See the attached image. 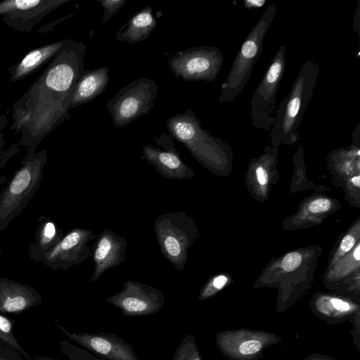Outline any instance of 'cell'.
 I'll return each instance as SVG.
<instances>
[{
	"label": "cell",
	"mask_w": 360,
	"mask_h": 360,
	"mask_svg": "<svg viewBox=\"0 0 360 360\" xmlns=\"http://www.w3.org/2000/svg\"><path fill=\"white\" fill-rule=\"evenodd\" d=\"M69 40L64 39L53 41L27 52L19 61L7 68L11 74L10 81L22 80L46 65Z\"/></svg>",
	"instance_id": "ac0fdd59"
},
{
	"label": "cell",
	"mask_w": 360,
	"mask_h": 360,
	"mask_svg": "<svg viewBox=\"0 0 360 360\" xmlns=\"http://www.w3.org/2000/svg\"><path fill=\"white\" fill-rule=\"evenodd\" d=\"M153 229L164 258L182 271L197 233L192 217L186 212L170 211L155 219Z\"/></svg>",
	"instance_id": "5b68a950"
},
{
	"label": "cell",
	"mask_w": 360,
	"mask_h": 360,
	"mask_svg": "<svg viewBox=\"0 0 360 360\" xmlns=\"http://www.w3.org/2000/svg\"><path fill=\"white\" fill-rule=\"evenodd\" d=\"M159 91L156 82L147 78L136 79L123 86L107 103L112 124L117 128L129 124L136 119L150 113Z\"/></svg>",
	"instance_id": "8992f818"
},
{
	"label": "cell",
	"mask_w": 360,
	"mask_h": 360,
	"mask_svg": "<svg viewBox=\"0 0 360 360\" xmlns=\"http://www.w3.org/2000/svg\"><path fill=\"white\" fill-rule=\"evenodd\" d=\"M303 360H336L335 359L330 358L328 356L322 355V354H314L311 355H309L304 358Z\"/></svg>",
	"instance_id": "e575fe53"
},
{
	"label": "cell",
	"mask_w": 360,
	"mask_h": 360,
	"mask_svg": "<svg viewBox=\"0 0 360 360\" xmlns=\"http://www.w3.org/2000/svg\"><path fill=\"white\" fill-rule=\"evenodd\" d=\"M74 15H75L74 13H70V14H68V15L61 18L54 20L44 26L41 27L40 29H39L38 32L40 33L50 32L53 29V27L55 26H56L59 23L62 22L63 21L65 20L66 19L71 18Z\"/></svg>",
	"instance_id": "4dcf8cb0"
},
{
	"label": "cell",
	"mask_w": 360,
	"mask_h": 360,
	"mask_svg": "<svg viewBox=\"0 0 360 360\" xmlns=\"http://www.w3.org/2000/svg\"><path fill=\"white\" fill-rule=\"evenodd\" d=\"M59 345L63 352L72 360H107L86 349L76 347L65 341H60Z\"/></svg>",
	"instance_id": "d4e9b609"
},
{
	"label": "cell",
	"mask_w": 360,
	"mask_h": 360,
	"mask_svg": "<svg viewBox=\"0 0 360 360\" xmlns=\"http://www.w3.org/2000/svg\"><path fill=\"white\" fill-rule=\"evenodd\" d=\"M98 2L104 9L101 24L113 17L127 2V0H99Z\"/></svg>",
	"instance_id": "484cf974"
},
{
	"label": "cell",
	"mask_w": 360,
	"mask_h": 360,
	"mask_svg": "<svg viewBox=\"0 0 360 360\" xmlns=\"http://www.w3.org/2000/svg\"><path fill=\"white\" fill-rule=\"evenodd\" d=\"M168 62L176 78L213 82L223 67L224 57L217 46H201L176 51Z\"/></svg>",
	"instance_id": "9c48e42d"
},
{
	"label": "cell",
	"mask_w": 360,
	"mask_h": 360,
	"mask_svg": "<svg viewBox=\"0 0 360 360\" xmlns=\"http://www.w3.org/2000/svg\"><path fill=\"white\" fill-rule=\"evenodd\" d=\"M166 127L173 139L182 143L200 162L209 161L225 145L220 139L212 136L202 127L200 120L190 108L169 117Z\"/></svg>",
	"instance_id": "ba28073f"
},
{
	"label": "cell",
	"mask_w": 360,
	"mask_h": 360,
	"mask_svg": "<svg viewBox=\"0 0 360 360\" xmlns=\"http://www.w3.org/2000/svg\"><path fill=\"white\" fill-rule=\"evenodd\" d=\"M57 328L69 339L107 360H140L134 347L116 333L109 332H70L56 323Z\"/></svg>",
	"instance_id": "9a60e30c"
},
{
	"label": "cell",
	"mask_w": 360,
	"mask_h": 360,
	"mask_svg": "<svg viewBox=\"0 0 360 360\" xmlns=\"http://www.w3.org/2000/svg\"><path fill=\"white\" fill-rule=\"evenodd\" d=\"M302 260L301 255L297 252L287 254L282 260V268L285 271H292L296 269Z\"/></svg>",
	"instance_id": "83f0119b"
},
{
	"label": "cell",
	"mask_w": 360,
	"mask_h": 360,
	"mask_svg": "<svg viewBox=\"0 0 360 360\" xmlns=\"http://www.w3.org/2000/svg\"><path fill=\"white\" fill-rule=\"evenodd\" d=\"M87 47L70 39L13 104L11 129L21 132L19 145L35 152L56 127L69 120V105L76 82L84 71Z\"/></svg>",
	"instance_id": "6da1fadb"
},
{
	"label": "cell",
	"mask_w": 360,
	"mask_h": 360,
	"mask_svg": "<svg viewBox=\"0 0 360 360\" xmlns=\"http://www.w3.org/2000/svg\"><path fill=\"white\" fill-rule=\"evenodd\" d=\"M61 228L52 219L41 217L38 219L32 241L27 248V255L34 262H41L44 255L51 250L63 237Z\"/></svg>",
	"instance_id": "ffe728a7"
},
{
	"label": "cell",
	"mask_w": 360,
	"mask_h": 360,
	"mask_svg": "<svg viewBox=\"0 0 360 360\" xmlns=\"http://www.w3.org/2000/svg\"><path fill=\"white\" fill-rule=\"evenodd\" d=\"M156 27L153 8L147 6L137 11L117 32L116 39L121 42L137 44L146 39Z\"/></svg>",
	"instance_id": "44dd1931"
},
{
	"label": "cell",
	"mask_w": 360,
	"mask_h": 360,
	"mask_svg": "<svg viewBox=\"0 0 360 360\" xmlns=\"http://www.w3.org/2000/svg\"><path fill=\"white\" fill-rule=\"evenodd\" d=\"M285 46H279L250 101L252 125L256 129L269 131L274 126L276 97L285 69Z\"/></svg>",
	"instance_id": "52a82bcc"
},
{
	"label": "cell",
	"mask_w": 360,
	"mask_h": 360,
	"mask_svg": "<svg viewBox=\"0 0 360 360\" xmlns=\"http://www.w3.org/2000/svg\"><path fill=\"white\" fill-rule=\"evenodd\" d=\"M280 340L270 332L247 329L222 331L215 337L219 350L231 360H257L267 347Z\"/></svg>",
	"instance_id": "30bf717a"
},
{
	"label": "cell",
	"mask_w": 360,
	"mask_h": 360,
	"mask_svg": "<svg viewBox=\"0 0 360 360\" xmlns=\"http://www.w3.org/2000/svg\"><path fill=\"white\" fill-rule=\"evenodd\" d=\"M154 139L155 144L143 146L142 160L167 179L183 180L193 176V170L183 161L169 134H158Z\"/></svg>",
	"instance_id": "5bb4252c"
},
{
	"label": "cell",
	"mask_w": 360,
	"mask_h": 360,
	"mask_svg": "<svg viewBox=\"0 0 360 360\" xmlns=\"http://www.w3.org/2000/svg\"><path fill=\"white\" fill-rule=\"evenodd\" d=\"M127 240L110 229L97 236L92 248L94 269L91 281L95 282L108 269L120 266L125 259Z\"/></svg>",
	"instance_id": "2e32d148"
},
{
	"label": "cell",
	"mask_w": 360,
	"mask_h": 360,
	"mask_svg": "<svg viewBox=\"0 0 360 360\" xmlns=\"http://www.w3.org/2000/svg\"><path fill=\"white\" fill-rule=\"evenodd\" d=\"M70 0H4L0 1V17L11 28L30 33L53 10Z\"/></svg>",
	"instance_id": "7c38bea8"
},
{
	"label": "cell",
	"mask_w": 360,
	"mask_h": 360,
	"mask_svg": "<svg viewBox=\"0 0 360 360\" xmlns=\"http://www.w3.org/2000/svg\"><path fill=\"white\" fill-rule=\"evenodd\" d=\"M331 202L326 198H319L311 201L309 205V210L312 213L323 212L330 209Z\"/></svg>",
	"instance_id": "f546056e"
},
{
	"label": "cell",
	"mask_w": 360,
	"mask_h": 360,
	"mask_svg": "<svg viewBox=\"0 0 360 360\" xmlns=\"http://www.w3.org/2000/svg\"><path fill=\"white\" fill-rule=\"evenodd\" d=\"M41 301V295L34 288L0 277L1 314H19L39 306Z\"/></svg>",
	"instance_id": "e0dca14e"
},
{
	"label": "cell",
	"mask_w": 360,
	"mask_h": 360,
	"mask_svg": "<svg viewBox=\"0 0 360 360\" xmlns=\"http://www.w3.org/2000/svg\"><path fill=\"white\" fill-rule=\"evenodd\" d=\"M352 183L356 187H359L360 186V176H356L352 177Z\"/></svg>",
	"instance_id": "f35d334b"
},
{
	"label": "cell",
	"mask_w": 360,
	"mask_h": 360,
	"mask_svg": "<svg viewBox=\"0 0 360 360\" xmlns=\"http://www.w3.org/2000/svg\"><path fill=\"white\" fill-rule=\"evenodd\" d=\"M266 2V0H245L243 4L246 9L250 10L252 8H261Z\"/></svg>",
	"instance_id": "d6a6232c"
},
{
	"label": "cell",
	"mask_w": 360,
	"mask_h": 360,
	"mask_svg": "<svg viewBox=\"0 0 360 360\" xmlns=\"http://www.w3.org/2000/svg\"><path fill=\"white\" fill-rule=\"evenodd\" d=\"M227 282V278L225 276L220 275L215 277L205 288H204L199 295L200 300H205L209 298L215 290L221 289Z\"/></svg>",
	"instance_id": "4316f807"
},
{
	"label": "cell",
	"mask_w": 360,
	"mask_h": 360,
	"mask_svg": "<svg viewBox=\"0 0 360 360\" xmlns=\"http://www.w3.org/2000/svg\"><path fill=\"white\" fill-rule=\"evenodd\" d=\"M5 145L4 134L0 133V155L2 153L3 148Z\"/></svg>",
	"instance_id": "8d00e7d4"
},
{
	"label": "cell",
	"mask_w": 360,
	"mask_h": 360,
	"mask_svg": "<svg viewBox=\"0 0 360 360\" xmlns=\"http://www.w3.org/2000/svg\"><path fill=\"white\" fill-rule=\"evenodd\" d=\"M172 360H202L193 335L188 334L181 340Z\"/></svg>",
	"instance_id": "cb8c5ba5"
},
{
	"label": "cell",
	"mask_w": 360,
	"mask_h": 360,
	"mask_svg": "<svg viewBox=\"0 0 360 360\" xmlns=\"http://www.w3.org/2000/svg\"><path fill=\"white\" fill-rule=\"evenodd\" d=\"M109 81L107 66L83 71L76 82L70 110L95 99L106 90Z\"/></svg>",
	"instance_id": "d6986e66"
},
{
	"label": "cell",
	"mask_w": 360,
	"mask_h": 360,
	"mask_svg": "<svg viewBox=\"0 0 360 360\" xmlns=\"http://www.w3.org/2000/svg\"><path fill=\"white\" fill-rule=\"evenodd\" d=\"M256 174L257 177V180L261 185H265L268 181V175L264 169V168L262 166H259L256 169Z\"/></svg>",
	"instance_id": "836d02e7"
},
{
	"label": "cell",
	"mask_w": 360,
	"mask_h": 360,
	"mask_svg": "<svg viewBox=\"0 0 360 360\" xmlns=\"http://www.w3.org/2000/svg\"><path fill=\"white\" fill-rule=\"evenodd\" d=\"M312 311L315 316L330 324L352 320L359 313L357 305L335 297L317 300L312 306Z\"/></svg>",
	"instance_id": "7402d4cb"
},
{
	"label": "cell",
	"mask_w": 360,
	"mask_h": 360,
	"mask_svg": "<svg viewBox=\"0 0 360 360\" xmlns=\"http://www.w3.org/2000/svg\"><path fill=\"white\" fill-rule=\"evenodd\" d=\"M97 236L89 229L74 228L44 255L41 262L52 269L65 271L92 255L90 242Z\"/></svg>",
	"instance_id": "4fadbf2b"
},
{
	"label": "cell",
	"mask_w": 360,
	"mask_h": 360,
	"mask_svg": "<svg viewBox=\"0 0 360 360\" xmlns=\"http://www.w3.org/2000/svg\"><path fill=\"white\" fill-rule=\"evenodd\" d=\"M47 161V152L27 151L21 166L0 193V233L20 214L39 190Z\"/></svg>",
	"instance_id": "3957f363"
},
{
	"label": "cell",
	"mask_w": 360,
	"mask_h": 360,
	"mask_svg": "<svg viewBox=\"0 0 360 360\" xmlns=\"http://www.w3.org/2000/svg\"><path fill=\"white\" fill-rule=\"evenodd\" d=\"M355 243L354 238L351 235L345 236L340 243V249L344 252L349 251Z\"/></svg>",
	"instance_id": "1f68e13d"
},
{
	"label": "cell",
	"mask_w": 360,
	"mask_h": 360,
	"mask_svg": "<svg viewBox=\"0 0 360 360\" xmlns=\"http://www.w3.org/2000/svg\"><path fill=\"white\" fill-rule=\"evenodd\" d=\"M13 324L12 319L0 314V342L19 352L27 360H34L18 342L13 333Z\"/></svg>",
	"instance_id": "603a6c76"
},
{
	"label": "cell",
	"mask_w": 360,
	"mask_h": 360,
	"mask_svg": "<svg viewBox=\"0 0 360 360\" xmlns=\"http://www.w3.org/2000/svg\"><path fill=\"white\" fill-rule=\"evenodd\" d=\"M8 118L5 114L0 115V133L8 124Z\"/></svg>",
	"instance_id": "d590c367"
},
{
	"label": "cell",
	"mask_w": 360,
	"mask_h": 360,
	"mask_svg": "<svg viewBox=\"0 0 360 360\" xmlns=\"http://www.w3.org/2000/svg\"><path fill=\"white\" fill-rule=\"evenodd\" d=\"M321 70L319 63L307 60L301 67L288 94L276 108L271 129L273 144L290 143L298 137V128L311 99Z\"/></svg>",
	"instance_id": "7a4b0ae2"
},
{
	"label": "cell",
	"mask_w": 360,
	"mask_h": 360,
	"mask_svg": "<svg viewBox=\"0 0 360 360\" xmlns=\"http://www.w3.org/2000/svg\"><path fill=\"white\" fill-rule=\"evenodd\" d=\"M34 360H60L48 356H34Z\"/></svg>",
	"instance_id": "ab89813d"
},
{
	"label": "cell",
	"mask_w": 360,
	"mask_h": 360,
	"mask_svg": "<svg viewBox=\"0 0 360 360\" xmlns=\"http://www.w3.org/2000/svg\"><path fill=\"white\" fill-rule=\"evenodd\" d=\"M354 259L357 261L360 260V245H359L354 252Z\"/></svg>",
	"instance_id": "74e56055"
},
{
	"label": "cell",
	"mask_w": 360,
	"mask_h": 360,
	"mask_svg": "<svg viewBox=\"0 0 360 360\" xmlns=\"http://www.w3.org/2000/svg\"><path fill=\"white\" fill-rule=\"evenodd\" d=\"M0 360H25L15 349L0 342Z\"/></svg>",
	"instance_id": "f1b7e54d"
},
{
	"label": "cell",
	"mask_w": 360,
	"mask_h": 360,
	"mask_svg": "<svg viewBox=\"0 0 360 360\" xmlns=\"http://www.w3.org/2000/svg\"><path fill=\"white\" fill-rule=\"evenodd\" d=\"M165 302L162 292L157 288L131 280L126 281L122 290L104 301L127 317L154 314L163 307Z\"/></svg>",
	"instance_id": "8fae6325"
},
{
	"label": "cell",
	"mask_w": 360,
	"mask_h": 360,
	"mask_svg": "<svg viewBox=\"0 0 360 360\" xmlns=\"http://www.w3.org/2000/svg\"><path fill=\"white\" fill-rule=\"evenodd\" d=\"M277 6H268L252 27L233 60L228 75L221 86L218 103L233 101L248 82L263 47V43L276 13Z\"/></svg>",
	"instance_id": "277c9868"
}]
</instances>
